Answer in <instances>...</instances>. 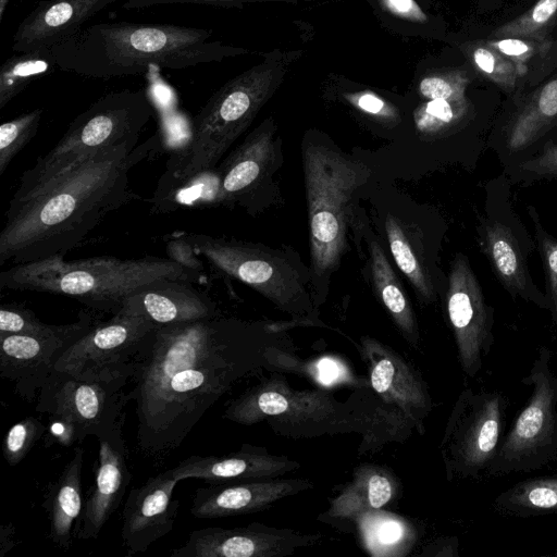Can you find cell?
Returning a JSON list of instances; mask_svg holds the SVG:
<instances>
[{"label": "cell", "mask_w": 557, "mask_h": 557, "mask_svg": "<svg viewBox=\"0 0 557 557\" xmlns=\"http://www.w3.org/2000/svg\"><path fill=\"white\" fill-rule=\"evenodd\" d=\"M386 513L380 509L357 519L366 546L372 555H404L407 553L404 548L409 549L407 545L414 542L406 540L413 537V532L403 519Z\"/></svg>", "instance_id": "e575fe53"}, {"label": "cell", "mask_w": 557, "mask_h": 557, "mask_svg": "<svg viewBox=\"0 0 557 557\" xmlns=\"http://www.w3.org/2000/svg\"><path fill=\"white\" fill-rule=\"evenodd\" d=\"M506 408L498 392L461 391L440 443L448 481L480 479L487 471L503 438Z\"/></svg>", "instance_id": "7c38bea8"}, {"label": "cell", "mask_w": 557, "mask_h": 557, "mask_svg": "<svg viewBox=\"0 0 557 557\" xmlns=\"http://www.w3.org/2000/svg\"><path fill=\"white\" fill-rule=\"evenodd\" d=\"M28 308L20 304H3L0 307V335H32L49 327Z\"/></svg>", "instance_id": "7bdbcfd3"}, {"label": "cell", "mask_w": 557, "mask_h": 557, "mask_svg": "<svg viewBox=\"0 0 557 557\" xmlns=\"http://www.w3.org/2000/svg\"><path fill=\"white\" fill-rule=\"evenodd\" d=\"M211 34L172 24L98 23L50 49L62 71L110 79L140 74L151 66L183 70L233 53L210 41Z\"/></svg>", "instance_id": "3957f363"}, {"label": "cell", "mask_w": 557, "mask_h": 557, "mask_svg": "<svg viewBox=\"0 0 557 557\" xmlns=\"http://www.w3.org/2000/svg\"><path fill=\"white\" fill-rule=\"evenodd\" d=\"M556 14L557 0H539L524 14L497 28L493 36L536 39Z\"/></svg>", "instance_id": "74e56055"}, {"label": "cell", "mask_w": 557, "mask_h": 557, "mask_svg": "<svg viewBox=\"0 0 557 557\" xmlns=\"http://www.w3.org/2000/svg\"><path fill=\"white\" fill-rule=\"evenodd\" d=\"M474 113L466 98L459 101L428 100L413 114L418 133L432 139L445 138L470 131Z\"/></svg>", "instance_id": "d6a6232c"}, {"label": "cell", "mask_w": 557, "mask_h": 557, "mask_svg": "<svg viewBox=\"0 0 557 557\" xmlns=\"http://www.w3.org/2000/svg\"><path fill=\"white\" fill-rule=\"evenodd\" d=\"M180 235L215 270L249 285L280 310L309 319L317 309L309 268L292 252L202 233Z\"/></svg>", "instance_id": "52a82bcc"}, {"label": "cell", "mask_w": 557, "mask_h": 557, "mask_svg": "<svg viewBox=\"0 0 557 557\" xmlns=\"http://www.w3.org/2000/svg\"><path fill=\"white\" fill-rule=\"evenodd\" d=\"M133 363L127 395L135 403L138 448L164 456L251 370L249 330L220 315L156 326Z\"/></svg>", "instance_id": "6da1fadb"}, {"label": "cell", "mask_w": 557, "mask_h": 557, "mask_svg": "<svg viewBox=\"0 0 557 557\" xmlns=\"http://www.w3.org/2000/svg\"><path fill=\"white\" fill-rule=\"evenodd\" d=\"M44 109L38 108L0 125V176L4 174L13 158L35 136Z\"/></svg>", "instance_id": "8d00e7d4"}, {"label": "cell", "mask_w": 557, "mask_h": 557, "mask_svg": "<svg viewBox=\"0 0 557 557\" xmlns=\"http://www.w3.org/2000/svg\"><path fill=\"white\" fill-rule=\"evenodd\" d=\"M471 57L484 77L506 91L515 89L519 76L515 65L491 46L486 42L476 45Z\"/></svg>", "instance_id": "ab89813d"}, {"label": "cell", "mask_w": 557, "mask_h": 557, "mask_svg": "<svg viewBox=\"0 0 557 557\" xmlns=\"http://www.w3.org/2000/svg\"><path fill=\"white\" fill-rule=\"evenodd\" d=\"M359 352L370 387L385 403L396 406L420 435L424 434L433 401L421 374L400 354L376 338L360 337Z\"/></svg>", "instance_id": "ffe728a7"}, {"label": "cell", "mask_w": 557, "mask_h": 557, "mask_svg": "<svg viewBox=\"0 0 557 557\" xmlns=\"http://www.w3.org/2000/svg\"><path fill=\"white\" fill-rule=\"evenodd\" d=\"M83 448H75L73 457L65 465L58 480L48 486L42 503L49 519L50 540L63 550L72 547L74 529L83 510Z\"/></svg>", "instance_id": "4dcf8cb0"}, {"label": "cell", "mask_w": 557, "mask_h": 557, "mask_svg": "<svg viewBox=\"0 0 557 557\" xmlns=\"http://www.w3.org/2000/svg\"><path fill=\"white\" fill-rule=\"evenodd\" d=\"M223 418L242 425L265 421L277 434L292 438L357 433L349 403L338 401L323 388L295 389L272 376L232 400Z\"/></svg>", "instance_id": "ba28073f"}, {"label": "cell", "mask_w": 557, "mask_h": 557, "mask_svg": "<svg viewBox=\"0 0 557 557\" xmlns=\"http://www.w3.org/2000/svg\"><path fill=\"white\" fill-rule=\"evenodd\" d=\"M550 360V349L539 348L529 374L521 380L532 392L503 436L488 475L530 472L557 459V376Z\"/></svg>", "instance_id": "8fae6325"}, {"label": "cell", "mask_w": 557, "mask_h": 557, "mask_svg": "<svg viewBox=\"0 0 557 557\" xmlns=\"http://www.w3.org/2000/svg\"><path fill=\"white\" fill-rule=\"evenodd\" d=\"M55 66L50 48L20 52L7 59L0 67V109L32 82L51 74Z\"/></svg>", "instance_id": "836d02e7"}, {"label": "cell", "mask_w": 557, "mask_h": 557, "mask_svg": "<svg viewBox=\"0 0 557 557\" xmlns=\"http://www.w3.org/2000/svg\"><path fill=\"white\" fill-rule=\"evenodd\" d=\"M307 479H265L238 484H215L196 490L190 513L201 519L263 511L276 502L312 488Z\"/></svg>", "instance_id": "603a6c76"}, {"label": "cell", "mask_w": 557, "mask_h": 557, "mask_svg": "<svg viewBox=\"0 0 557 557\" xmlns=\"http://www.w3.org/2000/svg\"><path fill=\"white\" fill-rule=\"evenodd\" d=\"M493 508L502 516L518 518L557 513V474L516 483L498 494Z\"/></svg>", "instance_id": "1f68e13d"}, {"label": "cell", "mask_w": 557, "mask_h": 557, "mask_svg": "<svg viewBox=\"0 0 557 557\" xmlns=\"http://www.w3.org/2000/svg\"><path fill=\"white\" fill-rule=\"evenodd\" d=\"M281 139L269 117L232 151L216 170L221 177V206L257 208L261 190L281 162Z\"/></svg>", "instance_id": "d6986e66"}, {"label": "cell", "mask_w": 557, "mask_h": 557, "mask_svg": "<svg viewBox=\"0 0 557 557\" xmlns=\"http://www.w3.org/2000/svg\"><path fill=\"white\" fill-rule=\"evenodd\" d=\"M173 469L132 488L122 512L121 537L127 555L145 553L174 528L180 507L173 497L177 484Z\"/></svg>", "instance_id": "7402d4cb"}, {"label": "cell", "mask_w": 557, "mask_h": 557, "mask_svg": "<svg viewBox=\"0 0 557 557\" xmlns=\"http://www.w3.org/2000/svg\"><path fill=\"white\" fill-rule=\"evenodd\" d=\"M504 173L512 185L557 180V144Z\"/></svg>", "instance_id": "b9f144b4"}, {"label": "cell", "mask_w": 557, "mask_h": 557, "mask_svg": "<svg viewBox=\"0 0 557 557\" xmlns=\"http://www.w3.org/2000/svg\"><path fill=\"white\" fill-rule=\"evenodd\" d=\"M299 467V462L286 456L273 455L263 447L245 443L236 453L206 457L194 455L172 469L178 482L201 479L218 483L274 479L294 472Z\"/></svg>", "instance_id": "484cf974"}, {"label": "cell", "mask_w": 557, "mask_h": 557, "mask_svg": "<svg viewBox=\"0 0 557 557\" xmlns=\"http://www.w3.org/2000/svg\"><path fill=\"white\" fill-rule=\"evenodd\" d=\"M121 309L144 315L157 326L220 315L216 304L194 283L168 277L138 287L125 298Z\"/></svg>", "instance_id": "cb8c5ba5"}, {"label": "cell", "mask_w": 557, "mask_h": 557, "mask_svg": "<svg viewBox=\"0 0 557 557\" xmlns=\"http://www.w3.org/2000/svg\"><path fill=\"white\" fill-rule=\"evenodd\" d=\"M253 1V0H125L122 4L123 9H148L156 5L164 4H210V5H227L237 2Z\"/></svg>", "instance_id": "7dc6e473"}, {"label": "cell", "mask_w": 557, "mask_h": 557, "mask_svg": "<svg viewBox=\"0 0 557 557\" xmlns=\"http://www.w3.org/2000/svg\"><path fill=\"white\" fill-rule=\"evenodd\" d=\"M47 428L40 420L26 417L7 432L2 442V454L9 466H17L30 451Z\"/></svg>", "instance_id": "f35d334b"}, {"label": "cell", "mask_w": 557, "mask_h": 557, "mask_svg": "<svg viewBox=\"0 0 557 557\" xmlns=\"http://www.w3.org/2000/svg\"><path fill=\"white\" fill-rule=\"evenodd\" d=\"M320 534H302L259 522L223 529L210 527L191 531L186 543L171 557H284L319 542Z\"/></svg>", "instance_id": "ac0fdd59"}, {"label": "cell", "mask_w": 557, "mask_h": 557, "mask_svg": "<svg viewBox=\"0 0 557 557\" xmlns=\"http://www.w3.org/2000/svg\"><path fill=\"white\" fill-rule=\"evenodd\" d=\"M129 379L78 377L53 370L39 391L36 411L69 423L77 442L98 438L125 419Z\"/></svg>", "instance_id": "4fadbf2b"}, {"label": "cell", "mask_w": 557, "mask_h": 557, "mask_svg": "<svg viewBox=\"0 0 557 557\" xmlns=\"http://www.w3.org/2000/svg\"><path fill=\"white\" fill-rule=\"evenodd\" d=\"M120 0H41L23 18L12 39V51L51 48L82 29L98 12Z\"/></svg>", "instance_id": "d4e9b609"}, {"label": "cell", "mask_w": 557, "mask_h": 557, "mask_svg": "<svg viewBox=\"0 0 557 557\" xmlns=\"http://www.w3.org/2000/svg\"><path fill=\"white\" fill-rule=\"evenodd\" d=\"M156 326L146 317L121 309L75 342L53 370L78 377L132 376L134 358Z\"/></svg>", "instance_id": "9a60e30c"}, {"label": "cell", "mask_w": 557, "mask_h": 557, "mask_svg": "<svg viewBox=\"0 0 557 557\" xmlns=\"http://www.w3.org/2000/svg\"><path fill=\"white\" fill-rule=\"evenodd\" d=\"M398 492V480L389 469L363 463L354 470L351 480L331 500L323 515L332 520L356 522L361 516L389 505Z\"/></svg>", "instance_id": "4316f807"}, {"label": "cell", "mask_w": 557, "mask_h": 557, "mask_svg": "<svg viewBox=\"0 0 557 557\" xmlns=\"http://www.w3.org/2000/svg\"><path fill=\"white\" fill-rule=\"evenodd\" d=\"M309 226L310 281L315 308L329 292L332 274L348 249L352 199L370 169L331 139L306 136L301 144Z\"/></svg>", "instance_id": "277c9868"}, {"label": "cell", "mask_w": 557, "mask_h": 557, "mask_svg": "<svg viewBox=\"0 0 557 557\" xmlns=\"http://www.w3.org/2000/svg\"><path fill=\"white\" fill-rule=\"evenodd\" d=\"M366 231L363 239L368 251L370 281L375 296L406 342L412 347H418L420 334L412 305L383 247L372 232Z\"/></svg>", "instance_id": "f1b7e54d"}, {"label": "cell", "mask_w": 557, "mask_h": 557, "mask_svg": "<svg viewBox=\"0 0 557 557\" xmlns=\"http://www.w3.org/2000/svg\"><path fill=\"white\" fill-rule=\"evenodd\" d=\"M347 401L356 417L357 433L362 437L359 455L375 453L393 442L403 443L416 431L396 406L385 403L370 386L357 387Z\"/></svg>", "instance_id": "83f0119b"}, {"label": "cell", "mask_w": 557, "mask_h": 557, "mask_svg": "<svg viewBox=\"0 0 557 557\" xmlns=\"http://www.w3.org/2000/svg\"><path fill=\"white\" fill-rule=\"evenodd\" d=\"M445 310L462 371L474 377L494 344V308L486 301L469 258L458 252L450 262Z\"/></svg>", "instance_id": "2e32d148"}, {"label": "cell", "mask_w": 557, "mask_h": 557, "mask_svg": "<svg viewBox=\"0 0 557 557\" xmlns=\"http://www.w3.org/2000/svg\"><path fill=\"white\" fill-rule=\"evenodd\" d=\"M527 212L533 223L536 250L545 274L544 293L548 302V311L557 327V238L544 227L540 213L534 206L528 205Z\"/></svg>", "instance_id": "d590c367"}, {"label": "cell", "mask_w": 557, "mask_h": 557, "mask_svg": "<svg viewBox=\"0 0 557 557\" xmlns=\"http://www.w3.org/2000/svg\"><path fill=\"white\" fill-rule=\"evenodd\" d=\"M385 8L393 14L414 22H425L426 15L414 0H382Z\"/></svg>", "instance_id": "c3c4849f"}, {"label": "cell", "mask_w": 557, "mask_h": 557, "mask_svg": "<svg viewBox=\"0 0 557 557\" xmlns=\"http://www.w3.org/2000/svg\"><path fill=\"white\" fill-rule=\"evenodd\" d=\"M18 1H23V0H18Z\"/></svg>", "instance_id": "816d5d0a"}, {"label": "cell", "mask_w": 557, "mask_h": 557, "mask_svg": "<svg viewBox=\"0 0 557 557\" xmlns=\"http://www.w3.org/2000/svg\"><path fill=\"white\" fill-rule=\"evenodd\" d=\"M162 277L200 283L203 275L170 258L65 261L64 256H55L2 271L0 288L67 296L96 312L114 314L138 287Z\"/></svg>", "instance_id": "5b68a950"}, {"label": "cell", "mask_w": 557, "mask_h": 557, "mask_svg": "<svg viewBox=\"0 0 557 557\" xmlns=\"http://www.w3.org/2000/svg\"><path fill=\"white\" fill-rule=\"evenodd\" d=\"M346 99L359 111L381 123L396 124L399 120V115L395 107L373 92L362 91L346 95Z\"/></svg>", "instance_id": "f6af8a7d"}, {"label": "cell", "mask_w": 557, "mask_h": 557, "mask_svg": "<svg viewBox=\"0 0 557 557\" xmlns=\"http://www.w3.org/2000/svg\"><path fill=\"white\" fill-rule=\"evenodd\" d=\"M125 419L99 436L95 481L74 529V539L97 540L102 528L119 508L132 481L127 448L123 436Z\"/></svg>", "instance_id": "44dd1931"}, {"label": "cell", "mask_w": 557, "mask_h": 557, "mask_svg": "<svg viewBox=\"0 0 557 557\" xmlns=\"http://www.w3.org/2000/svg\"><path fill=\"white\" fill-rule=\"evenodd\" d=\"M284 72L267 61L224 84L194 116L188 141L169 159L163 176L187 181L214 170L275 92Z\"/></svg>", "instance_id": "8992f818"}, {"label": "cell", "mask_w": 557, "mask_h": 557, "mask_svg": "<svg viewBox=\"0 0 557 557\" xmlns=\"http://www.w3.org/2000/svg\"><path fill=\"white\" fill-rule=\"evenodd\" d=\"M16 544L14 525L11 522L0 524V557H3Z\"/></svg>", "instance_id": "681fc988"}, {"label": "cell", "mask_w": 557, "mask_h": 557, "mask_svg": "<svg viewBox=\"0 0 557 557\" xmlns=\"http://www.w3.org/2000/svg\"><path fill=\"white\" fill-rule=\"evenodd\" d=\"M557 144V78L535 90L487 136L506 172Z\"/></svg>", "instance_id": "e0dca14e"}, {"label": "cell", "mask_w": 557, "mask_h": 557, "mask_svg": "<svg viewBox=\"0 0 557 557\" xmlns=\"http://www.w3.org/2000/svg\"><path fill=\"white\" fill-rule=\"evenodd\" d=\"M76 160L57 174L16 188L0 233V264L65 256L108 215L139 196L129 173L154 154V133Z\"/></svg>", "instance_id": "7a4b0ae2"}, {"label": "cell", "mask_w": 557, "mask_h": 557, "mask_svg": "<svg viewBox=\"0 0 557 557\" xmlns=\"http://www.w3.org/2000/svg\"><path fill=\"white\" fill-rule=\"evenodd\" d=\"M488 46L510 61L519 76H523L528 70L527 62L540 50L541 44L535 39L525 38H496L486 41Z\"/></svg>", "instance_id": "ee69618b"}, {"label": "cell", "mask_w": 557, "mask_h": 557, "mask_svg": "<svg viewBox=\"0 0 557 557\" xmlns=\"http://www.w3.org/2000/svg\"><path fill=\"white\" fill-rule=\"evenodd\" d=\"M151 114L150 99L144 90L104 95L71 122L46 156L23 172L17 188L41 182L99 150L138 140Z\"/></svg>", "instance_id": "9c48e42d"}, {"label": "cell", "mask_w": 557, "mask_h": 557, "mask_svg": "<svg viewBox=\"0 0 557 557\" xmlns=\"http://www.w3.org/2000/svg\"><path fill=\"white\" fill-rule=\"evenodd\" d=\"M469 82L470 79L463 71L438 72L420 81L419 92L426 100L459 101L466 99V89Z\"/></svg>", "instance_id": "60d3db41"}, {"label": "cell", "mask_w": 557, "mask_h": 557, "mask_svg": "<svg viewBox=\"0 0 557 557\" xmlns=\"http://www.w3.org/2000/svg\"><path fill=\"white\" fill-rule=\"evenodd\" d=\"M384 228L391 255L419 301L433 304L437 298V282L425 253L422 231L389 213L385 216Z\"/></svg>", "instance_id": "f546056e"}, {"label": "cell", "mask_w": 557, "mask_h": 557, "mask_svg": "<svg viewBox=\"0 0 557 557\" xmlns=\"http://www.w3.org/2000/svg\"><path fill=\"white\" fill-rule=\"evenodd\" d=\"M166 252L170 259L203 274V267L198 258L199 256L180 234L168 242Z\"/></svg>", "instance_id": "bcb514c9"}, {"label": "cell", "mask_w": 557, "mask_h": 557, "mask_svg": "<svg viewBox=\"0 0 557 557\" xmlns=\"http://www.w3.org/2000/svg\"><path fill=\"white\" fill-rule=\"evenodd\" d=\"M511 187L504 172L486 184L484 209L476 226L478 244L512 299L548 310L545 293L536 286L529 270L528 261L536 243L512 207Z\"/></svg>", "instance_id": "30bf717a"}, {"label": "cell", "mask_w": 557, "mask_h": 557, "mask_svg": "<svg viewBox=\"0 0 557 557\" xmlns=\"http://www.w3.org/2000/svg\"><path fill=\"white\" fill-rule=\"evenodd\" d=\"M100 317L94 310H82L72 323L53 325L32 335H0V374L14 385L15 392L32 403L60 357L94 329Z\"/></svg>", "instance_id": "5bb4252c"}, {"label": "cell", "mask_w": 557, "mask_h": 557, "mask_svg": "<svg viewBox=\"0 0 557 557\" xmlns=\"http://www.w3.org/2000/svg\"><path fill=\"white\" fill-rule=\"evenodd\" d=\"M9 2L10 0H0V21L3 20Z\"/></svg>", "instance_id": "f907efd6"}]
</instances>
